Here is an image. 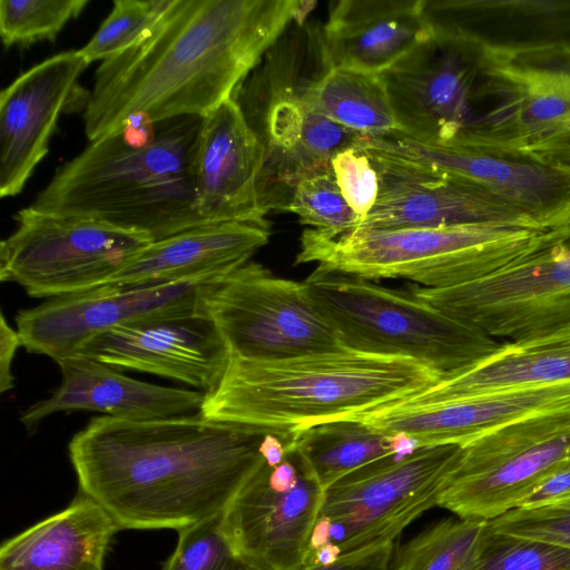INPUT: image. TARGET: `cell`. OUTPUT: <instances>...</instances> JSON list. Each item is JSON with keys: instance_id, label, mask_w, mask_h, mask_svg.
Returning a JSON list of instances; mask_svg holds the SVG:
<instances>
[{"instance_id": "cell-1", "label": "cell", "mask_w": 570, "mask_h": 570, "mask_svg": "<svg viewBox=\"0 0 570 570\" xmlns=\"http://www.w3.org/2000/svg\"><path fill=\"white\" fill-rule=\"evenodd\" d=\"M316 6L301 0H173L138 43L96 69L82 119L89 141L132 119L204 117Z\"/></svg>"}, {"instance_id": "cell-2", "label": "cell", "mask_w": 570, "mask_h": 570, "mask_svg": "<svg viewBox=\"0 0 570 570\" xmlns=\"http://www.w3.org/2000/svg\"><path fill=\"white\" fill-rule=\"evenodd\" d=\"M263 426L199 413L131 421L95 416L69 443L79 491L120 530L184 528L226 510L265 462Z\"/></svg>"}, {"instance_id": "cell-3", "label": "cell", "mask_w": 570, "mask_h": 570, "mask_svg": "<svg viewBox=\"0 0 570 570\" xmlns=\"http://www.w3.org/2000/svg\"><path fill=\"white\" fill-rule=\"evenodd\" d=\"M202 117L132 119L60 165L30 207L98 220L154 242L209 224L198 214L193 158Z\"/></svg>"}, {"instance_id": "cell-4", "label": "cell", "mask_w": 570, "mask_h": 570, "mask_svg": "<svg viewBox=\"0 0 570 570\" xmlns=\"http://www.w3.org/2000/svg\"><path fill=\"white\" fill-rule=\"evenodd\" d=\"M441 380L412 358L350 348L273 361L229 354L198 413L296 434L403 403Z\"/></svg>"}, {"instance_id": "cell-5", "label": "cell", "mask_w": 570, "mask_h": 570, "mask_svg": "<svg viewBox=\"0 0 570 570\" xmlns=\"http://www.w3.org/2000/svg\"><path fill=\"white\" fill-rule=\"evenodd\" d=\"M547 230L483 225L354 229L336 236L306 228L296 264L370 281L404 278L446 288L484 277L532 250Z\"/></svg>"}, {"instance_id": "cell-6", "label": "cell", "mask_w": 570, "mask_h": 570, "mask_svg": "<svg viewBox=\"0 0 570 570\" xmlns=\"http://www.w3.org/2000/svg\"><path fill=\"white\" fill-rule=\"evenodd\" d=\"M303 284L344 347L409 357L442 379L474 366L501 344L410 292L363 277L316 267Z\"/></svg>"}, {"instance_id": "cell-7", "label": "cell", "mask_w": 570, "mask_h": 570, "mask_svg": "<svg viewBox=\"0 0 570 570\" xmlns=\"http://www.w3.org/2000/svg\"><path fill=\"white\" fill-rule=\"evenodd\" d=\"M410 293L492 337L513 341L569 325L570 225L547 230L532 250L484 277Z\"/></svg>"}, {"instance_id": "cell-8", "label": "cell", "mask_w": 570, "mask_h": 570, "mask_svg": "<svg viewBox=\"0 0 570 570\" xmlns=\"http://www.w3.org/2000/svg\"><path fill=\"white\" fill-rule=\"evenodd\" d=\"M0 244V279L32 297L56 298L105 286L154 240L94 219L26 207Z\"/></svg>"}, {"instance_id": "cell-9", "label": "cell", "mask_w": 570, "mask_h": 570, "mask_svg": "<svg viewBox=\"0 0 570 570\" xmlns=\"http://www.w3.org/2000/svg\"><path fill=\"white\" fill-rule=\"evenodd\" d=\"M482 53V115L461 149L570 168V62Z\"/></svg>"}, {"instance_id": "cell-10", "label": "cell", "mask_w": 570, "mask_h": 570, "mask_svg": "<svg viewBox=\"0 0 570 570\" xmlns=\"http://www.w3.org/2000/svg\"><path fill=\"white\" fill-rule=\"evenodd\" d=\"M570 461V406L533 414L462 445L438 507L492 520Z\"/></svg>"}, {"instance_id": "cell-11", "label": "cell", "mask_w": 570, "mask_h": 570, "mask_svg": "<svg viewBox=\"0 0 570 570\" xmlns=\"http://www.w3.org/2000/svg\"><path fill=\"white\" fill-rule=\"evenodd\" d=\"M307 55L301 50L296 62L279 65L266 53L233 96L265 148L264 200L269 210L276 179L289 188L305 175L331 168L332 157L360 137L304 101V86L321 70L307 73L320 63Z\"/></svg>"}, {"instance_id": "cell-12", "label": "cell", "mask_w": 570, "mask_h": 570, "mask_svg": "<svg viewBox=\"0 0 570 570\" xmlns=\"http://www.w3.org/2000/svg\"><path fill=\"white\" fill-rule=\"evenodd\" d=\"M203 305L234 356L273 361L346 348L303 282L255 262L214 284Z\"/></svg>"}, {"instance_id": "cell-13", "label": "cell", "mask_w": 570, "mask_h": 570, "mask_svg": "<svg viewBox=\"0 0 570 570\" xmlns=\"http://www.w3.org/2000/svg\"><path fill=\"white\" fill-rule=\"evenodd\" d=\"M462 445L417 448L343 476L324 491L318 518L332 522L342 554L394 543L422 513L438 505Z\"/></svg>"}, {"instance_id": "cell-14", "label": "cell", "mask_w": 570, "mask_h": 570, "mask_svg": "<svg viewBox=\"0 0 570 570\" xmlns=\"http://www.w3.org/2000/svg\"><path fill=\"white\" fill-rule=\"evenodd\" d=\"M431 27L430 36L381 77L399 134L459 148L480 116L482 51L456 33Z\"/></svg>"}, {"instance_id": "cell-15", "label": "cell", "mask_w": 570, "mask_h": 570, "mask_svg": "<svg viewBox=\"0 0 570 570\" xmlns=\"http://www.w3.org/2000/svg\"><path fill=\"white\" fill-rule=\"evenodd\" d=\"M222 279L141 287L102 286L50 298L21 309L16 316L17 331L28 352L58 362L76 355L89 341L117 326L203 308L205 295Z\"/></svg>"}, {"instance_id": "cell-16", "label": "cell", "mask_w": 570, "mask_h": 570, "mask_svg": "<svg viewBox=\"0 0 570 570\" xmlns=\"http://www.w3.org/2000/svg\"><path fill=\"white\" fill-rule=\"evenodd\" d=\"M364 151L376 168L380 190L374 207L355 229L483 225L543 230L469 180L416 163Z\"/></svg>"}, {"instance_id": "cell-17", "label": "cell", "mask_w": 570, "mask_h": 570, "mask_svg": "<svg viewBox=\"0 0 570 570\" xmlns=\"http://www.w3.org/2000/svg\"><path fill=\"white\" fill-rule=\"evenodd\" d=\"M357 145L469 180L543 230L570 225V168L422 142L399 132L360 137Z\"/></svg>"}, {"instance_id": "cell-18", "label": "cell", "mask_w": 570, "mask_h": 570, "mask_svg": "<svg viewBox=\"0 0 570 570\" xmlns=\"http://www.w3.org/2000/svg\"><path fill=\"white\" fill-rule=\"evenodd\" d=\"M76 355L208 393L226 370L229 350L203 306L117 326L89 341Z\"/></svg>"}, {"instance_id": "cell-19", "label": "cell", "mask_w": 570, "mask_h": 570, "mask_svg": "<svg viewBox=\"0 0 570 570\" xmlns=\"http://www.w3.org/2000/svg\"><path fill=\"white\" fill-rule=\"evenodd\" d=\"M268 473L264 462L235 494L223 513L226 533L235 550L261 570L314 567L309 541L324 490L302 465L296 485L287 490L274 487Z\"/></svg>"}, {"instance_id": "cell-20", "label": "cell", "mask_w": 570, "mask_h": 570, "mask_svg": "<svg viewBox=\"0 0 570 570\" xmlns=\"http://www.w3.org/2000/svg\"><path fill=\"white\" fill-rule=\"evenodd\" d=\"M264 169L265 148L233 97L202 117L193 177L205 222H266Z\"/></svg>"}, {"instance_id": "cell-21", "label": "cell", "mask_w": 570, "mask_h": 570, "mask_svg": "<svg viewBox=\"0 0 570 570\" xmlns=\"http://www.w3.org/2000/svg\"><path fill=\"white\" fill-rule=\"evenodd\" d=\"M425 10L492 57L570 62V0H426Z\"/></svg>"}, {"instance_id": "cell-22", "label": "cell", "mask_w": 570, "mask_h": 570, "mask_svg": "<svg viewBox=\"0 0 570 570\" xmlns=\"http://www.w3.org/2000/svg\"><path fill=\"white\" fill-rule=\"evenodd\" d=\"M79 50L28 69L0 94V196L19 194L49 150L58 118L88 67Z\"/></svg>"}, {"instance_id": "cell-23", "label": "cell", "mask_w": 570, "mask_h": 570, "mask_svg": "<svg viewBox=\"0 0 570 570\" xmlns=\"http://www.w3.org/2000/svg\"><path fill=\"white\" fill-rule=\"evenodd\" d=\"M570 406V383L500 390L431 403H400L361 420L386 435L402 434L419 448L465 444L523 417Z\"/></svg>"}, {"instance_id": "cell-24", "label": "cell", "mask_w": 570, "mask_h": 570, "mask_svg": "<svg viewBox=\"0 0 570 570\" xmlns=\"http://www.w3.org/2000/svg\"><path fill=\"white\" fill-rule=\"evenodd\" d=\"M61 383L47 400L35 403L20 422L35 430L47 416L60 411L87 410L107 416L148 421L196 414L205 393L139 381L92 358L72 355L57 362Z\"/></svg>"}, {"instance_id": "cell-25", "label": "cell", "mask_w": 570, "mask_h": 570, "mask_svg": "<svg viewBox=\"0 0 570 570\" xmlns=\"http://www.w3.org/2000/svg\"><path fill=\"white\" fill-rule=\"evenodd\" d=\"M269 222L199 225L153 242L105 286L141 287L225 278L268 243Z\"/></svg>"}, {"instance_id": "cell-26", "label": "cell", "mask_w": 570, "mask_h": 570, "mask_svg": "<svg viewBox=\"0 0 570 570\" xmlns=\"http://www.w3.org/2000/svg\"><path fill=\"white\" fill-rule=\"evenodd\" d=\"M426 0H340L322 26L331 68L381 75L420 42L432 27Z\"/></svg>"}, {"instance_id": "cell-27", "label": "cell", "mask_w": 570, "mask_h": 570, "mask_svg": "<svg viewBox=\"0 0 570 570\" xmlns=\"http://www.w3.org/2000/svg\"><path fill=\"white\" fill-rule=\"evenodd\" d=\"M118 531L110 514L78 491L66 509L2 543L0 570H104Z\"/></svg>"}, {"instance_id": "cell-28", "label": "cell", "mask_w": 570, "mask_h": 570, "mask_svg": "<svg viewBox=\"0 0 570 570\" xmlns=\"http://www.w3.org/2000/svg\"><path fill=\"white\" fill-rule=\"evenodd\" d=\"M570 383V324L513 340L474 366L403 402L431 404L527 386Z\"/></svg>"}, {"instance_id": "cell-29", "label": "cell", "mask_w": 570, "mask_h": 570, "mask_svg": "<svg viewBox=\"0 0 570 570\" xmlns=\"http://www.w3.org/2000/svg\"><path fill=\"white\" fill-rule=\"evenodd\" d=\"M304 101L318 115L362 137L400 131L381 75L325 68L303 88Z\"/></svg>"}, {"instance_id": "cell-30", "label": "cell", "mask_w": 570, "mask_h": 570, "mask_svg": "<svg viewBox=\"0 0 570 570\" xmlns=\"http://www.w3.org/2000/svg\"><path fill=\"white\" fill-rule=\"evenodd\" d=\"M289 453L324 491L357 469L396 455L391 435L357 419L327 422L296 433Z\"/></svg>"}, {"instance_id": "cell-31", "label": "cell", "mask_w": 570, "mask_h": 570, "mask_svg": "<svg viewBox=\"0 0 570 570\" xmlns=\"http://www.w3.org/2000/svg\"><path fill=\"white\" fill-rule=\"evenodd\" d=\"M487 520L446 518L394 549L390 570H474Z\"/></svg>"}, {"instance_id": "cell-32", "label": "cell", "mask_w": 570, "mask_h": 570, "mask_svg": "<svg viewBox=\"0 0 570 570\" xmlns=\"http://www.w3.org/2000/svg\"><path fill=\"white\" fill-rule=\"evenodd\" d=\"M279 209L295 214L302 225L331 236L354 230L360 216L344 199L331 170H318L297 179Z\"/></svg>"}, {"instance_id": "cell-33", "label": "cell", "mask_w": 570, "mask_h": 570, "mask_svg": "<svg viewBox=\"0 0 570 570\" xmlns=\"http://www.w3.org/2000/svg\"><path fill=\"white\" fill-rule=\"evenodd\" d=\"M173 0H115L111 12L79 49L88 63L114 58L144 39Z\"/></svg>"}, {"instance_id": "cell-34", "label": "cell", "mask_w": 570, "mask_h": 570, "mask_svg": "<svg viewBox=\"0 0 570 570\" xmlns=\"http://www.w3.org/2000/svg\"><path fill=\"white\" fill-rule=\"evenodd\" d=\"M88 0H0V36L6 48L53 41Z\"/></svg>"}, {"instance_id": "cell-35", "label": "cell", "mask_w": 570, "mask_h": 570, "mask_svg": "<svg viewBox=\"0 0 570 570\" xmlns=\"http://www.w3.org/2000/svg\"><path fill=\"white\" fill-rule=\"evenodd\" d=\"M223 513L177 531L176 548L161 570H261L235 550Z\"/></svg>"}, {"instance_id": "cell-36", "label": "cell", "mask_w": 570, "mask_h": 570, "mask_svg": "<svg viewBox=\"0 0 570 570\" xmlns=\"http://www.w3.org/2000/svg\"><path fill=\"white\" fill-rule=\"evenodd\" d=\"M474 570H570V549L487 527Z\"/></svg>"}, {"instance_id": "cell-37", "label": "cell", "mask_w": 570, "mask_h": 570, "mask_svg": "<svg viewBox=\"0 0 570 570\" xmlns=\"http://www.w3.org/2000/svg\"><path fill=\"white\" fill-rule=\"evenodd\" d=\"M498 532L570 549V500L563 503L515 508L488 521Z\"/></svg>"}, {"instance_id": "cell-38", "label": "cell", "mask_w": 570, "mask_h": 570, "mask_svg": "<svg viewBox=\"0 0 570 570\" xmlns=\"http://www.w3.org/2000/svg\"><path fill=\"white\" fill-rule=\"evenodd\" d=\"M330 167L344 199L362 222L374 207L380 190L379 174L371 158L354 144L336 153Z\"/></svg>"}, {"instance_id": "cell-39", "label": "cell", "mask_w": 570, "mask_h": 570, "mask_svg": "<svg viewBox=\"0 0 570 570\" xmlns=\"http://www.w3.org/2000/svg\"><path fill=\"white\" fill-rule=\"evenodd\" d=\"M570 500V461L554 470L517 508L531 509L554 505Z\"/></svg>"}, {"instance_id": "cell-40", "label": "cell", "mask_w": 570, "mask_h": 570, "mask_svg": "<svg viewBox=\"0 0 570 570\" xmlns=\"http://www.w3.org/2000/svg\"><path fill=\"white\" fill-rule=\"evenodd\" d=\"M395 543H385L342 554L334 563L306 570H390Z\"/></svg>"}, {"instance_id": "cell-41", "label": "cell", "mask_w": 570, "mask_h": 570, "mask_svg": "<svg viewBox=\"0 0 570 570\" xmlns=\"http://www.w3.org/2000/svg\"><path fill=\"white\" fill-rule=\"evenodd\" d=\"M19 346H22L20 335L6 321L3 313L0 317V392L13 387L11 364Z\"/></svg>"}, {"instance_id": "cell-42", "label": "cell", "mask_w": 570, "mask_h": 570, "mask_svg": "<svg viewBox=\"0 0 570 570\" xmlns=\"http://www.w3.org/2000/svg\"><path fill=\"white\" fill-rule=\"evenodd\" d=\"M332 541V522L326 518H318L309 541V549L312 554L320 547Z\"/></svg>"}, {"instance_id": "cell-43", "label": "cell", "mask_w": 570, "mask_h": 570, "mask_svg": "<svg viewBox=\"0 0 570 570\" xmlns=\"http://www.w3.org/2000/svg\"><path fill=\"white\" fill-rule=\"evenodd\" d=\"M342 556V550L333 541L320 547L314 551V564L315 566H327L334 563Z\"/></svg>"}]
</instances>
